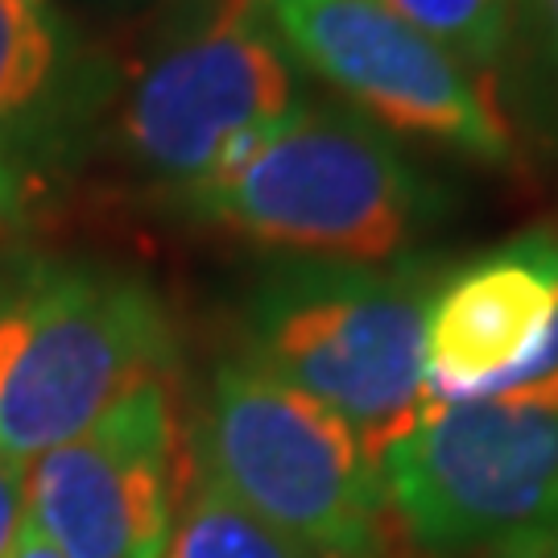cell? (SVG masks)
Masks as SVG:
<instances>
[{
  "mask_svg": "<svg viewBox=\"0 0 558 558\" xmlns=\"http://www.w3.org/2000/svg\"><path fill=\"white\" fill-rule=\"evenodd\" d=\"M299 100L302 71L257 0H161L137 50L117 54L92 170L179 211Z\"/></svg>",
  "mask_w": 558,
  "mask_h": 558,
  "instance_id": "obj_1",
  "label": "cell"
},
{
  "mask_svg": "<svg viewBox=\"0 0 558 558\" xmlns=\"http://www.w3.org/2000/svg\"><path fill=\"white\" fill-rule=\"evenodd\" d=\"M179 331L158 286L117 260L0 244V451L29 468L149 380Z\"/></svg>",
  "mask_w": 558,
  "mask_h": 558,
  "instance_id": "obj_2",
  "label": "cell"
},
{
  "mask_svg": "<svg viewBox=\"0 0 558 558\" xmlns=\"http://www.w3.org/2000/svg\"><path fill=\"white\" fill-rule=\"evenodd\" d=\"M447 191L389 129L302 96L244 158L179 207L182 220L302 260L385 265L418 253Z\"/></svg>",
  "mask_w": 558,
  "mask_h": 558,
  "instance_id": "obj_3",
  "label": "cell"
},
{
  "mask_svg": "<svg viewBox=\"0 0 558 558\" xmlns=\"http://www.w3.org/2000/svg\"><path fill=\"white\" fill-rule=\"evenodd\" d=\"M442 269L422 253L281 257L244 299L240 356L339 414L380 459L426 405V302Z\"/></svg>",
  "mask_w": 558,
  "mask_h": 558,
  "instance_id": "obj_4",
  "label": "cell"
},
{
  "mask_svg": "<svg viewBox=\"0 0 558 558\" xmlns=\"http://www.w3.org/2000/svg\"><path fill=\"white\" fill-rule=\"evenodd\" d=\"M195 468L315 558H385L393 500L380 459L327 405L253 360L211 368Z\"/></svg>",
  "mask_w": 558,
  "mask_h": 558,
  "instance_id": "obj_5",
  "label": "cell"
},
{
  "mask_svg": "<svg viewBox=\"0 0 558 558\" xmlns=\"http://www.w3.org/2000/svg\"><path fill=\"white\" fill-rule=\"evenodd\" d=\"M380 472L398 525L430 555L558 534V389L426 401Z\"/></svg>",
  "mask_w": 558,
  "mask_h": 558,
  "instance_id": "obj_6",
  "label": "cell"
},
{
  "mask_svg": "<svg viewBox=\"0 0 558 558\" xmlns=\"http://www.w3.org/2000/svg\"><path fill=\"white\" fill-rule=\"evenodd\" d=\"M257 13L302 75L393 137L430 141L488 170L521 161L497 96L380 0H257Z\"/></svg>",
  "mask_w": 558,
  "mask_h": 558,
  "instance_id": "obj_7",
  "label": "cell"
},
{
  "mask_svg": "<svg viewBox=\"0 0 558 558\" xmlns=\"http://www.w3.org/2000/svg\"><path fill=\"white\" fill-rule=\"evenodd\" d=\"M112 80L117 54L50 0H0V244L87 179Z\"/></svg>",
  "mask_w": 558,
  "mask_h": 558,
  "instance_id": "obj_8",
  "label": "cell"
},
{
  "mask_svg": "<svg viewBox=\"0 0 558 558\" xmlns=\"http://www.w3.org/2000/svg\"><path fill=\"white\" fill-rule=\"evenodd\" d=\"M182 484L170 380H149L25 468V509L62 558H166Z\"/></svg>",
  "mask_w": 558,
  "mask_h": 558,
  "instance_id": "obj_9",
  "label": "cell"
},
{
  "mask_svg": "<svg viewBox=\"0 0 558 558\" xmlns=\"http://www.w3.org/2000/svg\"><path fill=\"white\" fill-rule=\"evenodd\" d=\"M422 360L426 401L558 389V232H521L442 269Z\"/></svg>",
  "mask_w": 558,
  "mask_h": 558,
  "instance_id": "obj_10",
  "label": "cell"
},
{
  "mask_svg": "<svg viewBox=\"0 0 558 558\" xmlns=\"http://www.w3.org/2000/svg\"><path fill=\"white\" fill-rule=\"evenodd\" d=\"M497 104L513 133L525 129V137L558 161V0H513Z\"/></svg>",
  "mask_w": 558,
  "mask_h": 558,
  "instance_id": "obj_11",
  "label": "cell"
},
{
  "mask_svg": "<svg viewBox=\"0 0 558 558\" xmlns=\"http://www.w3.org/2000/svg\"><path fill=\"white\" fill-rule=\"evenodd\" d=\"M166 558H315L302 542L286 538L269 521L248 513L236 497H228L216 480L195 468L191 484H182L179 513L170 530Z\"/></svg>",
  "mask_w": 558,
  "mask_h": 558,
  "instance_id": "obj_12",
  "label": "cell"
},
{
  "mask_svg": "<svg viewBox=\"0 0 558 558\" xmlns=\"http://www.w3.org/2000/svg\"><path fill=\"white\" fill-rule=\"evenodd\" d=\"M389 13L410 21L418 34L439 41L442 50L468 66L493 96L509 54L513 0H380Z\"/></svg>",
  "mask_w": 558,
  "mask_h": 558,
  "instance_id": "obj_13",
  "label": "cell"
},
{
  "mask_svg": "<svg viewBox=\"0 0 558 558\" xmlns=\"http://www.w3.org/2000/svg\"><path fill=\"white\" fill-rule=\"evenodd\" d=\"M25 521H29V509H25V468H17L13 459L0 451V558L13 555Z\"/></svg>",
  "mask_w": 558,
  "mask_h": 558,
  "instance_id": "obj_14",
  "label": "cell"
},
{
  "mask_svg": "<svg viewBox=\"0 0 558 558\" xmlns=\"http://www.w3.org/2000/svg\"><path fill=\"white\" fill-rule=\"evenodd\" d=\"M546 550H550V534L505 542V546H493V550H480V558H546Z\"/></svg>",
  "mask_w": 558,
  "mask_h": 558,
  "instance_id": "obj_15",
  "label": "cell"
},
{
  "mask_svg": "<svg viewBox=\"0 0 558 558\" xmlns=\"http://www.w3.org/2000/svg\"><path fill=\"white\" fill-rule=\"evenodd\" d=\"M9 558H62V555L50 546V542L41 538L29 521H25V530H21V538H17V546H13V555Z\"/></svg>",
  "mask_w": 558,
  "mask_h": 558,
  "instance_id": "obj_16",
  "label": "cell"
},
{
  "mask_svg": "<svg viewBox=\"0 0 558 558\" xmlns=\"http://www.w3.org/2000/svg\"><path fill=\"white\" fill-rule=\"evenodd\" d=\"M546 558H558V534H550V550H546Z\"/></svg>",
  "mask_w": 558,
  "mask_h": 558,
  "instance_id": "obj_17",
  "label": "cell"
},
{
  "mask_svg": "<svg viewBox=\"0 0 558 558\" xmlns=\"http://www.w3.org/2000/svg\"><path fill=\"white\" fill-rule=\"evenodd\" d=\"M158 4H161V0H158Z\"/></svg>",
  "mask_w": 558,
  "mask_h": 558,
  "instance_id": "obj_18",
  "label": "cell"
}]
</instances>
